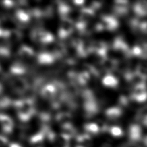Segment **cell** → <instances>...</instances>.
Masks as SVG:
<instances>
[{
    "label": "cell",
    "mask_w": 147,
    "mask_h": 147,
    "mask_svg": "<svg viewBox=\"0 0 147 147\" xmlns=\"http://www.w3.org/2000/svg\"><path fill=\"white\" fill-rule=\"evenodd\" d=\"M130 99L137 102H143L147 99V90L145 83L136 85L133 87Z\"/></svg>",
    "instance_id": "1"
},
{
    "label": "cell",
    "mask_w": 147,
    "mask_h": 147,
    "mask_svg": "<svg viewBox=\"0 0 147 147\" xmlns=\"http://www.w3.org/2000/svg\"><path fill=\"white\" fill-rule=\"evenodd\" d=\"M134 13L138 17L147 16V1H137L133 6Z\"/></svg>",
    "instance_id": "2"
},
{
    "label": "cell",
    "mask_w": 147,
    "mask_h": 147,
    "mask_svg": "<svg viewBox=\"0 0 147 147\" xmlns=\"http://www.w3.org/2000/svg\"><path fill=\"white\" fill-rule=\"evenodd\" d=\"M105 27L111 31L115 30L118 26V22L117 20L113 16H105L103 18Z\"/></svg>",
    "instance_id": "3"
},
{
    "label": "cell",
    "mask_w": 147,
    "mask_h": 147,
    "mask_svg": "<svg viewBox=\"0 0 147 147\" xmlns=\"http://www.w3.org/2000/svg\"><path fill=\"white\" fill-rule=\"evenodd\" d=\"M129 137L133 141H137L141 137V130L140 127L137 125H132L129 130Z\"/></svg>",
    "instance_id": "4"
},
{
    "label": "cell",
    "mask_w": 147,
    "mask_h": 147,
    "mask_svg": "<svg viewBox=\"0 0 147 147\" xmlns=\"http://www.w3.org/2000/svg\"><path fill=\"white\" fill-rule=\"evenodd\" d=\"M105 113L106 116L110 119H115L121 115L122 110L119 107H110L106 110Z\"/></svg>",
    "instance_id": "5"
},
{
    "label": "cell",
    "mask_w": 147,
    "mask_h": 147,
    "mask_svg": "<svg viewBox=\"0 0 147 147\" xmlns=\"http://www.w3.org/2000/svg\"><path fill=\"white\" fill-rule=\"evenodd\" d=\"M103 83L105 85L110 87H116L118 84V79L111 75L106 76L103 79Z\"/></svg>",
    "instance_id": "6"
},
{
    "label": "cell",
    "mask_w": 147,
    "mask_h": 147,
    "mask_svg": "<svg viewBox=\"0 0 147 147\" xmlns=\"http://www.w3.org/2000/svg\"><path fill=\"white\" fill-rule=\"evenodd\" d=\"M131 51L132 55L141 57V56L142 54V49H141V48L138 45H134L131 49Z\"/></svg>",
    "instance_id": "7"
},
{
    "label": "cell",
    "mask_w": 147,
    "mask_h": 147,
    "mask_svg": "<svg viewBox=\"0 0 147 147\" xmlns=\"http://www.w3.org/2000/svg\"><path fill=\"white\" fill-rule=\"evenodd\" d=\"M110 133L114 136H120L122 134V130L118 126H113L110 129Z\"/></svg>",
    "instance_id": "8"
},
{
    "label": "cell",
    "mask_w": 147,
    "mask_h": 147,
    "mask_svg": "<svg viewBox=\"0 0 147 147\" xmlns=\"http://www.w3.org/2000/svg\"><path fill=\"white\" fill-rule=\"evenodd\" d=\"M140 30L141 33L147 34V21H143L140 26Z\"/></svg>",
    "instance_id": "9"
},
{
    "label": "cell",
    "mask_w": 147,
    "mask_h": 147,
    "mask_svg": "<svg viewBox=\"0 0 147 147\" xmlns=\"http://www.w3.org/2000/svg\"><path fill=\"white\" fill-rule=\"evenodd\" d=\"M143 123L144 124L147 126V115H145L144 118V119H143Z\"/></svg>",
    "instance_id": "10"
},
{
    "label": "cell",
    "mask_w": 147,
    "mask_h": 147,
    "mask_svg": "<svg viewBox=\"0 0 147 147\" xmlns=\"http://www.w3.org/2000/svg\"><path fill=\"white\" fill-rule=\"evenodd\" d=\"M144 142H145V144L147 145V136L145 137V138L144 140Z\"/></svg>",
    "instance_id": "11"
}]
</instances>
